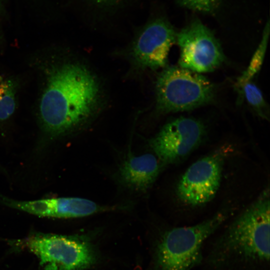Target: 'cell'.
<instances>
[{
    "label": "cell",
    "mask_w": 270,
    "mask_h": 270,
    "mask_svg": "<svg viewBox=\"0 0 270 270\" xmlns=\"http://www.w3.org/2000/svg\"><path fill=\"white\" fill-rule=\"evenodd\" d=\"M44 70L38 115L44 137L54 140L82 130L102 106L98 78L87 66L73 60H52Z\"/></svg>",
    "instance_id": "cell-1"
},
{
    "label": "cell",
    "mask_w": 270,
    "mask_h": 270,
    "mask_svg": "<svg viewBox=\"0 0 270 270\" xmlns=\"http://www.w3.org/2000/svg\"><path fill=\"white\" fill-rule=\"evenodd\" d=\"M268 190L240 214L216 240L207 262L218 268L238 264L254 268L270 261Z\"/></svg>",
    "instance_id": "cell-2"
},
{
    "label": "cell",
    "mask_w": 270,
    "mask_h": 270,
    "mask_svg": "<svg viewBox=\"0 0 270 270\" xmlns=\"http://www.w3.org/2000/svg\"><path fill=\"white\" fill-rule=\"evenodd\" d=\"M230 214L229 211H221L196 224L166 230L156 246L154 270H192L198 266L205 242Z\"/></svg>",
    "instance_id": "cell-3"
},
{
    "label": "cell",
    "mask_w": 270,
    "mask_h": 270,
    "mask_svg": "<svg viewBox=\"0 0 270 270\" xmlns=\"http://www.w3.org/2000/svg\"><path fill=\"white\" fill-rule=\"evenodd\" d=\"M12 243L34 254L43 270H86L96 262L94 246L84 235L38 234Z\"/></svg>",
    "instance_id": "cell-4"
},
{
    "label": "cell",
    "mask_w": 270,
    "mask_h": 270,
    "mask_svg": "<svg viewBox=\"0 0 270 270\" xmlns=\"http://www.w3.org/2000/svg\"><path fill=\"white\" fill-rule=\"evenodd\" d=\"M156 109L162 114L193 110L212 102V84L202 74L180 66L164 68L156 82Z\"/></svg>",
    "instance_id": "cell-5"
},
{
    "label": "cell",
    "mask_w": 270,
    "mask_h": 270,
    "mask_svg": "<svg viewBox=\"0 0 270 270\" xmlns=\"http://www.w3.org/2000/svg\"><path fill=\"white\" fill-rule=\"evenodd\" d=\"M180 48L179 66L202 74L220 66L225 56L212 31L200 20L192 21L176 34Z\"/></svg>",
    "instance_id": "cell-6"
},
{
    "label": "cell",
    "mask_w": 270,
    "mask_h": 270,
    "mask_svg": "<svg viewBox=\"0 0 270 270\" xmlns=\"http://www.w3.org/2000/svg\"><path fill=\"white\" fill-rule=\"evenodd\" d=\"M176 33L163 18L148 22L136 36L128 50L133 66L138 70H156L166 66Z\"/></svg>",
    "instance_id": "cell-7"
},
{
    "label": "cell",
    "mask_w": 270,
    "mask_h": 270,
    "mask_svg": "<svg viewBox=\"0 0 270 270\" xmlns=\"http://www.w3.org/2000/svg\"><path fill=\"white\" fill-rule=\"evenodd\" d=\"M226 150H218L193 163L186 171L176 188L184 204L192 206L210 201L220 188Z\"/></svg>",
    "instance_id": "cell-8"
},
{
    "label": "cell",
    "mask_w": 270,
    "mask_h": 270,
    "mask_svg": "<svg viewBox=\"0 0 270 270\" xmlns=\"http://www.w3.org/2000/svg\"><path fill=\"white\" fill-rule=\"evenodd\" d=\"M204 134L201 122L180 117L166 124L149 143L164 166L188 155L201 142Z\"/></svg>",
    "instance_id": "cell-9"
},
{
    "label": "cell",
    "mask_w": 270,
    "mask_h": 270,
    "mask_svg": "<svg viewBox=\"0 0 270 270\" xmlns=\"http://www.w3.org/2000/svg\"><path fill=\"white\" fill-rule=\"evenodd\" d=\"M0 202L10 208L30 214L56 218H81L104 212L125 210L130 206L126 204L102 205L78 197L19 200L0 196Z\"/></svg>",
    "instance_id": "cell-10"
},
{
    "label": "cell",
    "mask_w": 270,
    "mask_h": 270,
    "mask_svg": "<svg viewBox=\"0 0 270 270\" xmlns=\"http://www.w3.org/2000/svg\"><path fill=\"white\" fill-rule=\"evenodd\" d=\"M162 167L155 154L134 155L130 152L118 167V180L130 190L146 192L154 182Z\"/></svg>",
    "instance_id": "cell-11"
},
{
    "label": "cell",
    "mask_w": 270,
    "mask_h": 270,
    "mask_svg": "<svg viewBox=\"0 0 270 270\" xmlns=\"http://www.w3.org/2000/svg\"><path fill=\"white\" fill-rule=\"evenodd\" d=\"M18 82L14 78L0 75V124L9 120L17 106Z\"/></svg>",
    "instance_id": "cell-12"
},
{
    "label": "cell",
    "mask_w": 270,
    "mask_h": 270,
    "mask_svg": "<svg viewBox=\"0 0 270 270\" xmlns=\"http://www.w3.org/2000/svg\"><path fill=\"white\" fill-rule=\"evenodd\" d=\"M270 33V24L268 22L263 32L262 40L254 53L250 63L242 74L238 78L236 86L240 88L246 82L252 81L262 67L267 46Z\"/></svg>",
    "instance_id": "cell-13"
},
{
    "label": "cell",
    "mask_w": 270,
    "mask_h": 270,
    "mask_svg": "<svg viewBox=\"0 0 270 270\" xmlns=\"http://www.w3.org/2000/svg\"><path fill=\"white\" fill-rule=\"evenodd\" d=\"M241 92L250 106L258 116L267 118V106L260 89L252 81L244 84L240 88Z\"/></svg>",
    "instance_id": "cell-14"
},
{
    "label": "cell",
    "mask_w": 270,
    "mask_h": 270,
    "mask_svg": "<svg viewBox=\"0 0 270 270\" xmlns=\"http://www.w3.org/2000/svg\"><path fill=\"white\" fill-rule=\"evenodd\" d=\"M181 5L190 10L204 12L210 13L215 10L221 0H176Z\"/></svg>",
    "instance_id": "cell-15"
},
{
    "label": "cell",
    "mask_w": 270,
    "mask_h": 270,
    "mask_svg": "<svg viewBox=\"0 0 270 270\" xmlns=\"http://www.w3.org/2000/svg\"><path fill=\"white\" fill-rule=\"evenodd\" d=\"M90 4L102 10H111L122 6L126 0H86Z\"/></svg>",
    "instance_id": "cell-16"
},
{
    "label": "cell",
    "mask_w": 270,
    "mask_h": 270,
    "mask_svg": "<svg viewBox=\"0 0 270 270\" xmlns=\"http://www.w3.org/2000/svg\"><path fill=\"white\" fill-rule=\"evenodd\" d=\"M6 14V0H0V20L5 18Z\"/></svg>",
    "instance_id": "cell-17"
}]
</instances>
